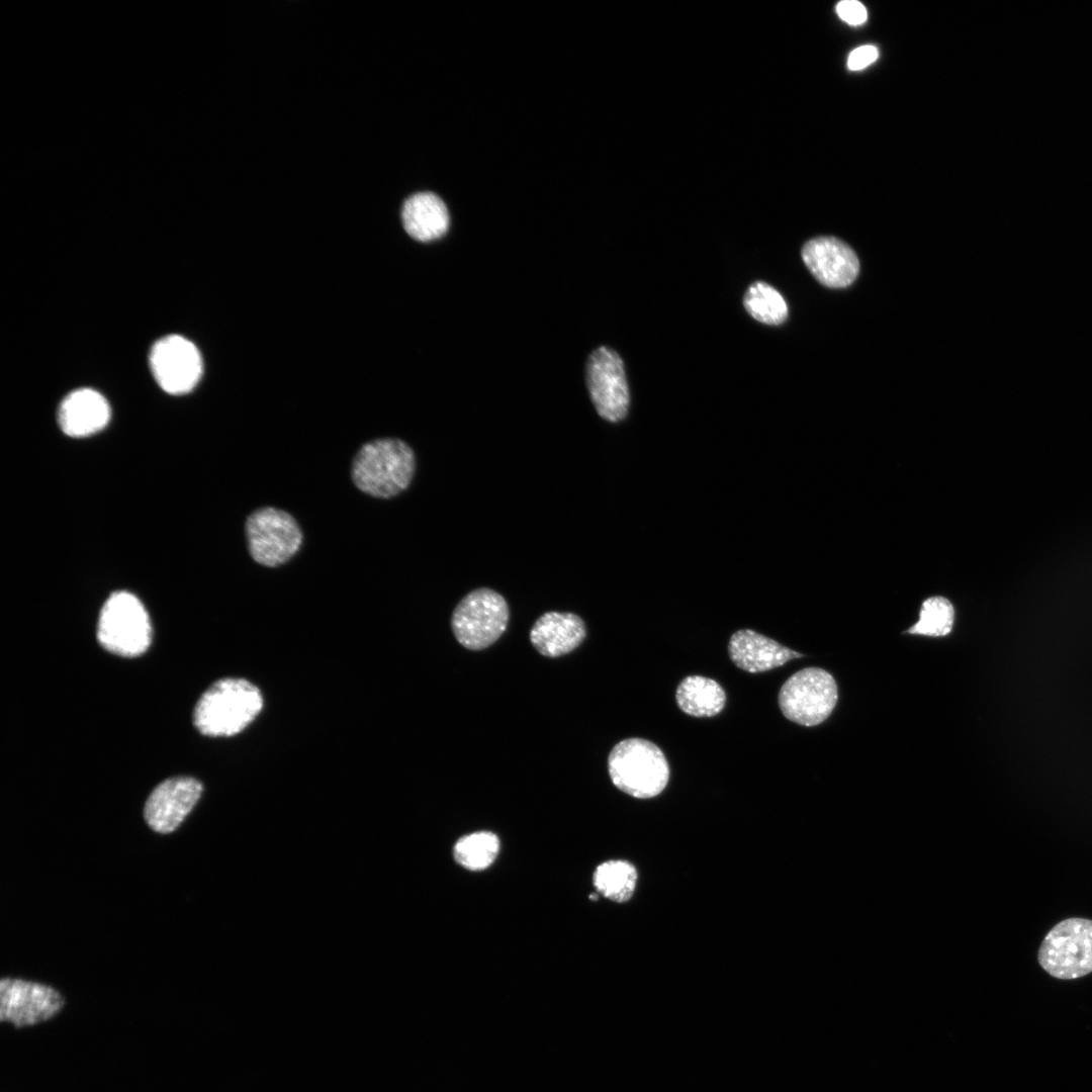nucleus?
Wrapping results in <instances>:
<instances>
[{"mask_svg": "<svg viewBox=\"0 0 1092 1092\" xmlns=\"http://www.w3.org/2000/svg\"><path fill=\"white\" fill-rule=\"evenodd\" d=\"M262 707V694L252 682L236 677L220 678L197 701L193 724L206 736H232L244 730Z\"/></svg>", "mask_w": 1092, "mask_h": 1092, "instance_id": "f257e3e1", "label": "nucleus"}, {"mask_svg": "<svg viewBox=\"0 0 1092 1092\" xmlns=\"http://www.w3.org/2000/svg\"><path fill=\"white\" fill-rule=\"evenodd\" d=\"M415 453L402 440L375 439L356 453L351 476L358 489L379 498H389L406 489L415 472Z\"/></svg>", "mask_w": 1092, "mask_h": 1092, "instance_id": "f03ea898", "label": "nucleus"}, {"mask_svg": "<svg viewBox=\"0 0 1092 1092\" xmlns=\"http://www.w3.org/2000/svg\"><path fill=\"white\" fill-rule=\"evenodd\" d=\"M608 770L619 790L638 799L659 795L669 780V765L662 750L642 738L615 744L608 757Z\"/></svg>", "mask_w": 1092, "mask_h": 1092, "instance_id": "7ed1b4c3", "label": "nucleus"}, {"mask_svg": "<svg viewBox=\"0 0 1092 1092\" xmlns=\"http://www.w3.org/2000/svg\"><path fill=\"white\" fill-rule=\"evenodd\" d=\"M97 639L105 650L119 656L145 653L152 641V626L142 602L128 592L111 594L99 614Z\"/></svg>", "mask_w": 1092, "mask_h": 1092, "instance_id": "20e7f679", "label": "nucleus"}, {"mask_svg": "<svg viewBox=\"0 0 1092 1092\" xmlns=\"http://www.w3.org/2000/svg\"><path fill=\"white\" fill-rule=\"evenodd\" d=\"M1037 960L1046 973L1062 980L1092 973V920L1068 918L1056 924L1043 938Z\"/></svg>", "mask_w": 1092, "mask_h": 1092, "instance_id": "39448f33", "label": "nucleus"}, {"mask_svg": "<svg viewBox=\"0 0 1092 1092\" xmlns=\"http://www.w3.org/2000/svg\"><path fill=\"white\" fill-rule=\"evenodd\" d=\"M509 607L502 595L481 587L468 593L456 606L451 627L457 641L470 650L494 643L509 622Z\"/></svg>", "mask_w": 1092, "mask_h": 1092, "instance_id": "423d86ee", "label": "nucleus"}, {"mask_svg": "<svg viewBox=\"0 0 1092 1092\" xmlns=\"http://www.w3.org/2000/svg\"><path fill=\"white\" fill-rule=\"evenodd\" d=\"M245 532L251 557L268 567L287 562L299 550L303 539L296 520L273 507L252 512L246 520Z\"/></svg>", "mask_w": 1092, "mask_h": 1092, "instance_id": "0eeeda50", "label": "nucleus"}, {"mask_svg": "<svg viewBox=\"0 0 1092 1092\" xmlns=\"http://www.w3.org/2000/svg\"><path fill=\"white\" fill-rule=\"evenodd\" d=\"M783 715L799 725L811 727L822 723L837 702L833 676L819 667H807L790 676L779 692Z\"/></svg>", "mask_w": 1092, "mask_h": 1092, "instance_id": "6e6552de", "label": "nucleus"}, {"mask_svg": "<svg viewBox=\"0 0 1092 1092\" xmlns=\"http://www.w3.org/2000/svg\"><path fill=\"white\" fill-rule=\"evenodd\" d=\"M585 379L598 414L609 422L623 420L628 413L630 394L619 354L609 347L597 348L587 359Z\"/></svg>", "mask_w": 1092, "mask_h": 1092, "instance_id": "1a4fd4ad", "label": "nucleus"}, {"mask_svg": "<svg viewBox=\"0 0 1092 1092\" xmlns=\"http://www.w3.org/2000/svg\"><path fill=\"white\" fill-rule=\"evenodd\" d=\"M151 371L159 386L170 394L191 391L202 375V358L197 347L180 335L158 340L149 355Z\"/></svg>", "mask_w": 1092, "mask_h": 1092, "instance_id": "9d476101", "label": "nucleus"}, {"mask_svg": "<svg viewBox=\"0 0 1092 1092\" xmlns=\"http://www.w3.org/2000/svg\"><path fill=\"white\" fill-rule=\"evenodd\" d=\"M64 1004L61 993L51 986L18 978L0 981V1020L11 1022L15 1027L47 1021Z\"/></svg>", "mask_w": 1092, "mask_h": 1092, "instance_id": "9b49d317", "label": "nucleus"}, {"mask_svg": "<svg viewBox=\"0 0 1092 1092\" xmlns=\"http://www.w3.org/2000/svg\"><path fill=\"white\" fill-rule=\"evenodd\" d=\"M202 790V784L191 777L163 781L146 801L144 818L148 826L158 833L173 832L194 808Z\"/></svg>", "mask_w": 1092, "mask_h": 1092, "instance_id": "f8f14e48", "label": "nucleus"}, {"mask_svg": "<svg viewBox=\"0 0 1092 1092\" xmlns=\"http://www.w3.org/2000/svg\"><path fill=\"white\" fill-rule=\"evenodd\" d=\"M802 258L813 276L830 288L851 284L859 270L858 259L844 242L833 237H818L808 241Z\"/></svg>", "mask_w": 1092, "mask_h": 1092, "instance_id": "ddd939ff", "label": "nucleus"}, {"mask_svg": "<svg viewBox=\"0 0 1092 1092\" xmlns=\"http://www.w3.org/2000/svg\"><path fill=\"white\" fill-rule=\"evenodd\" d=\"M728 652L737 667L752 673L770 670L803 656L749 629L738 630L731 636Z\"/></svg>", "mask_w": 1092, "mask_h": 1092, "instance_id": "4468645a", "label": "nucleus"}, {"mask_svg": "<svg viewBox=\"0 0 1092 1092\" xmlns=\"http://www.w3.org/2000/svg\"><path fill=\"white\" fill-rule=\"evenodd\" d=\"M110 419L106 398L92 388L70 392L61 402L58 421L62 431L71 437H85L102 430Z\"/></svg>", "mask_w": 1092, "mask_h": 1092, "instance_id": "2eb2a0df", "label": "nucleus"}, {"mask_svg": "<svg viewBox=\"0 0 1092 1092\" xmlns=\"http://www.w3.org/2000/svg\"><path fill=\"white\" fill-rule=\"evenodd\" d=\"M400 219L405 233L422 243L442 238L450 225L445 202L430 191L416 192L406 197L401 205Z\"/></svg>", "mask_w": 1092, "mask_h": 1092, "instance_id": "dca6fc26", "label": "nucleus"}, {"mask_svg": "<svg viewBox=\"0 0 1092 1092\" xmlns=\"http://www.w3.org/2000/svg\"><path fill=\"white\" fill-rule=\"evenodd\" d=\"M585 635V625L579 616L547 612L535 622L530 632V640L542 655L558 657L574 650Z\"/></svg>", "mask_w": 1092, "mask_h": 1092, "instance_id": "f3484780", "label": "nucleus"}, {"mask_svg": "<svg viewBox=\"0 0 1092 1092\" xmlns=\"http://www.w3.org/2000/svg\"><path fill=\"white\" fill-rule=\"evenodd\" d=\"M675 700L679 709L690 716L713 717L723 710L726 694L716 680L690 675L678 685Z\"/></svg>", "mask_w": 1092, "mask_h": 1092, "instance_id": "a211bd4d", "label": "nucleus"}, {"mask_svg": "<svg viewBox=\"0 0 1092 1092\" xmlns=\"http://www.w3.org/2000/svg\"><path fill=\"white\" fill-rule=\"evenodd\" d=\"M637 871L623 859H611L600 863L593 875L596 890L605 898L624 903L629 901L636 889Z\"/></svg>", "mask_w": 1092, "mask_h": 1092, "instance_id": "6ab92c4d", "label": "nucleus"}, {"mask_svg": "<svg viewBox=\"0 0 1092 1092\" xmlns=\"http://www.w3.org/2000/svg\"><path fill=\"white\" fill-rule=\"evenodd\" d=\"M500 842L490 831H477L460 837L454 847L455 861L471 872H479L493 863L498 855Z\"/></svg>", "mask_w": 1092, "mask_h": 1092, "instance_id": "aec40b11", "label": "nucleus"}, {"mask_svg": "<svg viewBox=\"0 0 1092 1092\" xmlns=\"http://www.w3.org/2000/svg\"><path fill=\"white\" fill-rule=\"evenodd\" d=\"M743 304L746 311L765 325H781L788 316V305L781 293L768 283L756 281L749 285Z\"/></svg>", "mask_w": 1092, "mask_h": 1092, "instance_id": "412c9836", "label": "nucleus"}, {"mask_svg": "<svg viewBox=\"0 0 1092 1092\" xmlns=\"http://www.w3.org/2000/svg\"><path fill=\"white\" fill-rule=\"evenodd\" d=\"M954 610L951 603L942 597L925 600L919 612V620L907 630L908 634L942 637L952 629Z\"/></svg>", "mask_w": 1092, "mask_h": 1092, "instance_id": "4be33fe9", "label": "nucleus"}, {"mask_svg": "<svg viewBox=\"0 0 1092 1092\" xmlns=\"http://www.w3.org/2000/svg\"><path fill=\"white\" fill-rule=\"evenodd\" d=\"M836 12L843 21L850 25H859L863 23L868 17L866 7L855 0L839 2L836 6Z\"/></svg>", "mask_w": 1092, "mask_h": 1092, "instance_id": "5701e85b", "label": "nucleus"}, {"mask_svg": "<svg viewBox=\"0 0 1092 1092\" xmlns=\"http://www.w3.org/2000/svg\"><path fill=\"white\" fill-rule=\"evenodd\" d=\"M878 58V50L874 46H862L854 49L848 56L847 67L851 71L864 69Z\"/></svg>", "mask_w": 1092, "mask_h": 1092, "instance_id": "b1692460", "label": "nucleus"}, {"mask_svg": "<svg viewBox=\"0 0 1092 1092\" xmlns=\"http://www.w3.org/2000/svg\"><path fill=\"white\" fill-rule=\"evenodd\" d=\"M589 899H590L592 901H596V900H598V895H596V894H592V895H589Z\"/></svg>", "mask_w": 1092, "mask_h": 1092, "instance_id": "393cba45", "label": "nucleus"}]
</instances>
